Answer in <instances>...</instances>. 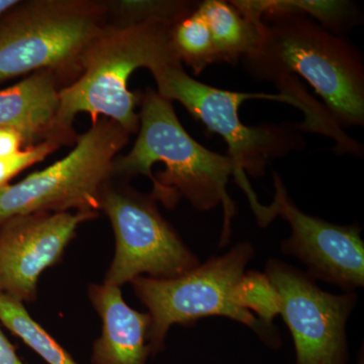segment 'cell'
Instances as JSON below:
<instances>
[{
	"instance_id": "cell-2",
	"label": "cell",
	"mask_w": 364,
	"mask_h": 364,
	"mask_svg": "<svg viewBox=\"0 0 364 364\" xmlns=\"http://www.w3.org/2000/svg\"><path fill=\"white\" fill-rule=\"evenodd\" d=\"M258 45L242 60L256 80L301 76L343 129L364 124V63L343 36L305 14L274 11L260 18Z\"/></svg>"
},
{
	"instance_id": "cell-15",
	"label": "cell",
	"mask_w": 364,
	"mask_h": 364,
	"mask_svg": "<svg viewBox=\"0 0 364 364\" xmlns=\"http://www.w3.org/2000/svg\"><path fill=\"white\" fill-rule=\"evenodd\" d=\"M243 16L259 21L267 13L286 11L305 14L330 32L342 36L360 23V13L351 1L343 0H232Z\"/></svg>"
},
{
	"instance_id": "cell-10",
	"label": "cell",
	"mask_w": 364,
	"mask_h": 364,
	"mask_svg": "<svg viewBox=\"0 0 364 364\" xmlns=\"http://www.w3.org/2000/svg\"><path fill=\"white\" fill-rule=\"evenodd\" d=\"M275 196L270 205L250 198L258 224L267 226L277 215L291 225V235L282 243L284 253L296 256L309 268V275L345 291L364 284V243L360 228L339 226L301 212L291 202L279 174L274 173Z\"/></svg>"
},
{
	"instance_id": "cell-21",
	"label": "cell",
	"mask_w": 364,
	"mask_h": 364,
	"mask_svg": "<svg viewBox=\"0 0 364 364\" xmlns=\"http://www.w3.org/2000/svg\"><path fill=\"white\" fill-rule=\"evenodd\" d=\"M25 146L23 136L9 128H0V158L11 156Z\"/></svg>"
},
{
	"instance_id": "cell-18",
	"label": "cell",
	"mask_w": 364,
	"mask_h": 364,
	"mask_svg": "<svg viewBox=\"0 0 364 364\" xmlns=\"http://www.w3.org/2000/svg\"><path fill=\"white\" fill-rule=\"evenodd\" d=\"M198 1L174 0H121L105 2L111 25L127 26L147 21H164L176 25L177 21L193 13Z\"/></svg>"
},
{
	"instance_id": "cell-19",
	"label": "cell",
	"mask_w": 364,
	"mask_h": 364,
	"mask_svg": "<svg viewBox=\"0 0 364 364\" xmlns=\"http://www.w3.org/2000/svg\"><path fill=\"white\" fill-rule=\"evenodd\" d=\"M235 296L241 309L253 314L265 327L273 330V320L280 315V299L265 273H244Z\"/></svg>"
},
{
	"instance_id": "cell-12",
	"label": "cell",
	"mask_w": 364,
	"mask_h": 364,
	"mask_svg": "<svg viewBox=\"0 0 364 364\" xmlns=\"http://www.w3.org/2000/svg\"><path fill=\"white\" fill-rule=\"evenodd\" d=\"M91 304L102 321V331L91 353L92 364H147L150 356L148 313L134 310L124 301L121 287L91 284Z\"/></svg>"
},
{
	"instance_id": "cell-11",
	"label": "cell",
	"mask_w": 364,
	"mask_h": 364,
	"mask_svg": "<svg viewBox=\"0 0 364 364\" xmlns=\"http://www.w3.org/2000/svg\"><path fill=\"white\" fill-rule=\"evenodd\" d=\"M95 212L18 215L0 225V293L21 303L37 298L40 275L56 264Z\"/></svg>"
},
{
	"instance_id": "cell-1",
	"label": "cell",
	"mask_w": 364,
	"mask_h": 364,
	"mask_svg": "<svg viewBox=\"0 0 364 364\" xmlns=\"http://www.w3.org/2000/svg\"><path fill=\"white\" fill-rule=\"evenodd\" d=\"M140 107L138 138L128 154L114 160V176H147L153 183L151 195L168 208L176 207L182 198L198 210L222 205L225 224L221 243H226L235 215L228 182L234 176L243 188L249 184L247 176L241 173L228 155L196 142L179 122L172 102L157 90L148 87L141 95Z\"/></svg>"
},
{
	"instance_id": "cell-17",
	"label": "cell",
	"mask_w": 364,
	"mask_h": 364,
	"mask_svg": "<svg viewBox=\"0 0 364 364\" xmlns=\"http://www.w3.org/2000/svg\"><path fill=\"white\" fill-rule=\"evenodd\" d=\"M171 39L177 58L191 68L195 75L219 63L210 28L198 7L172 26Z\"/></svg>"
},
{
	"instance_id": "cell-4",
	"label": "cell",
	"mask_w": 364,
	"mask_h": 364,
	"mask_svg": "<svg viewBox=\"0 0 364 364\" xmlns=\"http://www.w3.org/2000/svg\"><path fill=\"white\" fill-rule=\"evenodd\" d=\"M107 25L105 2H18L0 16V82L39 71L75 80L86 50Z\"/></svg>"
},
{
	"instance_id": "cell-14",
	"label": "cell",
	"mask_w": 364,
	"mask_h": 364,
	"mask_svg": "<svg viewBox=\"0 0 364 364\" xmlns=\"http://www.w3.org/2000/svg\"><path fill=\"white\" fill-rule=\"evenodd\" d=\"M198 9L210 28L219 62L236 65L258 45L260 21L249 20L231 2L205 0Z\"/></svg>"
},
{
	"instance_id": "cell-3",
	"label": "cell",
	"mask_w": 364,
	"mask_h": 364,
	"mask_svg": "<svg viewBox=\"0 0 364 364\" xmlns=\"http://www.w3.org/2000/svg\"><path fill=\"white\" fill-rule=\"evenodd\" d=\"M172 23L105 26L86 50L81 74L59 91L57 126L64 144L76 142L73 122L80 112L112 119L129 134L140 127L136 107L141 95L129 90V79L140 68L150 72L178 63L172 45Z\"/></svg>"
},
{
	"instance_id": "cell-9",
	"label": "cell",
	"mask_w": 364,
	"mask_h": 364,
	"mask_svg": "<svg viewBox=\"0 0 364 364\" xmlns=\"http://www.w3.org/2000/svg\"><path fill=\"white\" fill-rule=\"evenodd\" d=\"M268 279L280 299V316L289 327L296 364H346V323L355 294L322 291L310 275L279 260L268 261Z\"/></svg>"
},
{
	"instance_id": "cell-23",
	"label": "cell",
	"mask_w": 364,
	"mask_h": 364,
	"mask_svg": "<svg viewBox=\"0 0 364 364\" xmlns=\"http://www.w3.org/2000/svg\"><path fill=\"white\" fill-rule=\"evenodd\" d=\"M18 0H0V16L18 4Z\"/></svg>"
},
{
	"instance_id": "cell-16",
	"label": "cell",
	"mask_w": 364,
	"mask_h": 364,
	"mask_svg": "<svg viewBox=\"0 0 364 364\" xmlns=\"http://www.w3.org/2000/svg\"><path fill=\"white\" fill-rule=\"evenodd\" d=\"M0 322L48 364H78L68 351L31 317L23 303L1 293Z\"/></svg>"
},
{
	"instance_id": "cell-6",
	"label": "cell",
	"mask_w": 364,
	"mask_h": 364,
	"mask_svg": "<svg viewBox=\"0 0 364 364\" xmlns=\"http://www.w3.org/2000/svg\"><path fill=\"white\" fill-rule=\"evenodd\" d=\"M129 136L116 122L98 117L77 136L65 157L18 183L0 188V225L41 213H98L105 188L114 177V160Z\"/></svg>"
},
{
	"instance_id": "cell-7",
	"label": "cell",
	"mask_w": 364,
	"mask_h": 364,
	"mask_svg": "<svg viewBox=\"0 0 364 364\" xmlns=\"http://www.w3.org/2000/svg\"><path fill=\"white\" fill-rule=\"evenodd\" d=\"M151 73L160 95L171 102H181L208 131L224 139L228 156L245 176H264L272 160L286 157L293 151L303 149L305 145L299 124L250 127L242 123L239 117L240 105L250 98H265L294 105L291 97L280 93L275 95L219 90L191 77L179 62Z\"/></svg>"
},
{
	"instance_id": "cell-13",
	"label": "cell",
	"mask_w": 364,
	"mask_h": 364,
	"mask_svg": "<svg viewBox=\"0 0 364 364\" xmlns=\"http://www.w3.org/2000/svg\"><path fill=\"white\" fill-rule=\"evenodd\" d=\"M59 80L54 72H35L0 90V128L18 132L26 148L46 141L63 145L57 126Z\"/></svg>"
},
{
	"instance_id": "cell-20",
	"label": "cell",
	"mask_w": 364,
	"mask_h": 364,
	"mask_svg": "<svg viewBox=\"0 0 364 364\" xmlns=\"http://www.w3.org/2000/svg\"><path fill=\"white\" fill-rule=\"evenodd\" d=\"M59 147L58 144L46 141L26 150H21L11 156L0 158V188L9 184V181L23 170L43 161Z\"/></svg>"
},
{
	"instance_id": "cell-22",
	"label": "cell",
	"mask_w": 364,
	"mask_h": 364,
	"mask_svg": "<svg viewBox=\"0 0 364 364\" xmlns=\"http://www.w3.org/2000/svg\"><path fill=\"white\" fill-rule=\"evenodd\" d=\"M0 364H26L16 353V348L0 328Z\"/></svg>"
},
{
	"instance_id": "cell-8",
	"label": "cell",
	"mask_w": 364,
	"mask_h": 364,
	"mask_svg": "<svg viewBox=\"0 0 364 364\" xmlns=\"http://www.w3.org/2000/svg\"><path fill=\"white\" fill-rule=\"evenodd\" d=\"M153 196L111 181L102 193V208L114 229L116 252L105 284L121 287L136 277L173 279L200 261L163 218Z\"/></svg>"
},
{
	"instance_id": "cell-24",
	"label": "cell",
	"mask_w": 364,
	"mask_h": 364,
	"mask_svg": "<svg viewBox=\"0 0 364 364\" xmlns=\"http://www.w3.org/2000/svg\"><path fill=\"white\" fill-rule=\"evenodd\" d=\"M358 364H364L363 354V353H361L360 355H359Z\"/></svg>"
},
{
	"instance_id": "cell-5",
	"label": "cell",
	"mask_w": 364,
	"mask_h": 364,
	"mask_svg": "<svg viewBox=\"0 0 364 364\" xmlns=\"http://www.w3.org/2000/svg\"><path fill=\"white\" fill-rule=\"evenodd\" d=\"M253 256L252 245L243 242L225 255L210 258L181 277L134 279L131 282L134 291L151 318L150 355H156L164 349L172 325H189L210 316L233 318L252 329L269 346H279V338L272 330L236 301V287Z\"/></svg>"
}]
</instances>
